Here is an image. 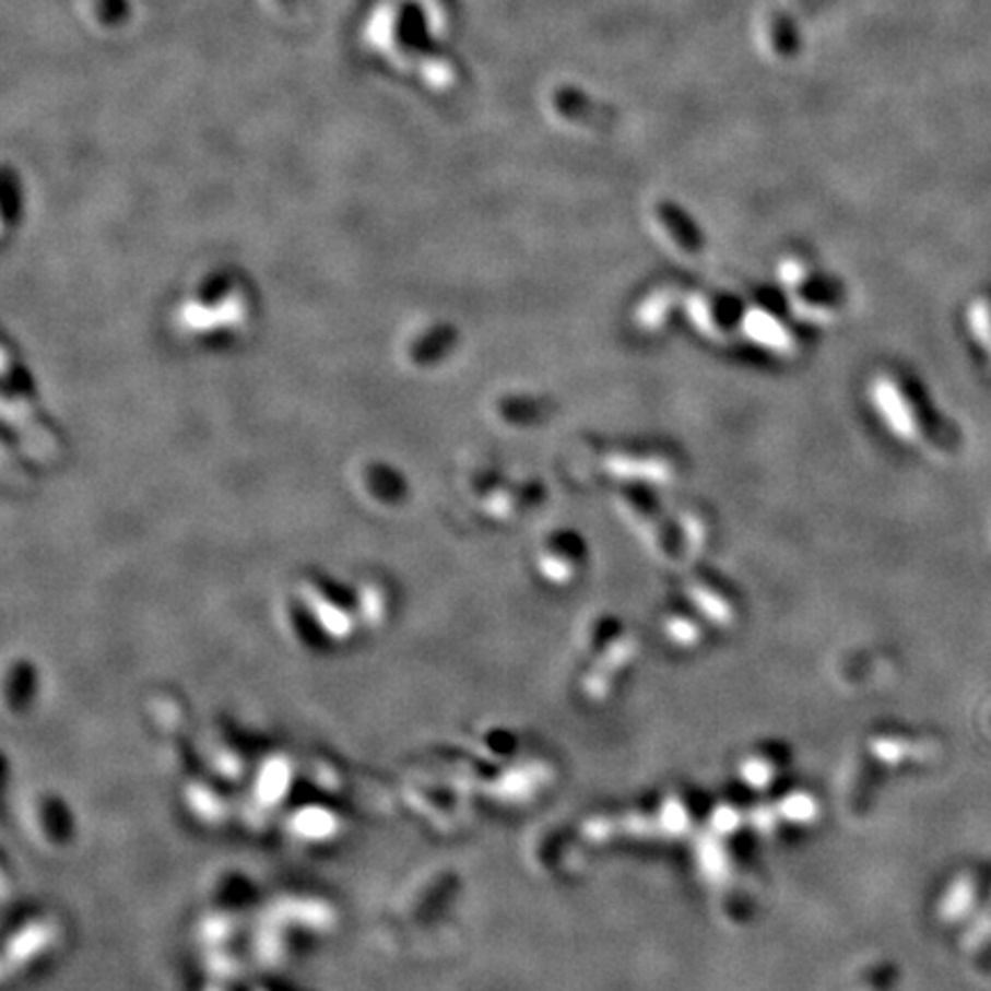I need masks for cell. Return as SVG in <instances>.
I'll return each mask as SVG.
<instances>
[{
    "instance_id": "1",
    "label": "cell",
    "mask_w": 991,
    "mask_h": 991,
    "mask_svg": "<svg viewBox=\"0 0 991 991\" xmlns=\"http://www.w3.org/2000/svg\"><path fill=\"white\" fill-rule=\"evenodd\" d=\"M971 329L976 331V338L991 352V310L984 304L971 308Z\"/></svg>"
}]
</instances>
